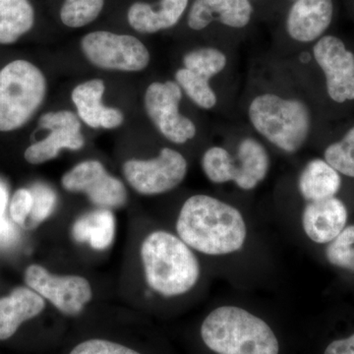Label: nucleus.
Listing matches in <instances>:
<instances>
[{"mask_svg": "<svg viewBox=\"0 0 354 354\" xmlns=\"http://www.w3.org/2000/svg\"><path fill=\"white\" fill-rule=\"evenodd\" d=\"M341 186L342 178L339 172L321 158L309 162L298 178L300 194L308 202L335 197Z\"/></svg>", "mask_w": 354, "mask_h": 354, "instance_id": "nucleus-20", "label": "nucleus"}, {"mask_svg": "<svg viewBox=\"0 0 354 354\" xmlns=\"http://www.w3.org/2000/svg\"><path fill=\"white\" fill-rule=\"evenodd\" d=\"M48 82L41 70L27 60H14L0 70V131L24 127L46 99Z\"/></svg>", "mask_w": 354, "mask_h": 354, "instance_id": "nucleus-5", "label": "nucleus"}, {"mask_svg": "<svg viewBox=\"0 0 354 354\" xmlns=\"http://www.w3.org/2000/svg\"><path fill=\"white\" fill-rule=\"evenodd\" d=\"M62 185L68 192L84 193L102 209L120 208L127 201L124 184L109 174L99 160L79 162L62 176Z\"/></svg>", "mask_w": 354, "mask_h": 354, "instance_id": "nucleus-10", "label": "nucleus"}, {"mask_svg": "<svg viewBox=\"0 0 354 354\" xmlns=\"http://www.w3.org/2000/svg\"><path fill=\"white\" fill-rule=\"evenodd\" d=\"M189 0H160L153 6L146 2H135L130 6L127 19L135 31L155 34L176 26L187 8Z\"/></svg>", "mask_w": 354, "mask_h": 354, "instance_id": "nucleus-17", "label": "nucleus"}, {"mask_svg": "<svg viewBox=\"0 0 354 354\" xmlns=\"http://www.w3.org/2000/svg\"><path fill=\"white\" fill-rule=\"evenodd\" d=\"M183 90L176 81L153 82L147 88L144 106L158 132L171 143L181 145L196 136L195 123L179 111Z\"/></svg>", "mask_w": 354, "mask_h": 354, "instance_id": "nucleus-8", "label": "nucleus"}, {"mask_svg": "<svg viewBox=\"0 0 354 354\" xmlns=\"http://www.w3.org/2000/svg\"><path fill=\"white\" fill-rule=\"evenodd\" d=\"M71 234L79 243L87 242L95 250H104L113 243L115 218L109 209H95L77 218Z\"/></svg>", "mask_w": 354, "mask_h": 354, "instance_id": "nucleus-21", "label": "nucleus"}, {"mask_svg": "<svg viewBox=\"0 0 354 354\" xmlns=\"http://www.w3.org/2000/svg\"><path fill=\"white\" fill-rule=\"evenodd\" d=\"M32 196L30 189L21 188L14 193L10 204V216L13 223L24 227L31 214Z\"/></svg>", "mask_w": 354, "mask_h": 354, "instance_id": "nucleus-31", "label": "nucleus"}, {"mask_svg": "<svg viewBox=\"0 0 354 354\" xmlns=\"http://www.w3.org/2000/svg\"><path fill=\"white\" fill-rule=\"evenodd\" d=\"M25 281L31 290L67 316L79 315L93 297L88 279L53 274L43 266H29L25 272Z\"/></svg>", "mask_w": 354, "mask_h": 354, "instance_id": "nucleus-9", "label": "nucleus"}, {"mask_svg": "<svg viewBox=\"0 0 354 354\" xmlns=\"http://www.w3.org/2000/svg\"><path fill=\"white\" fill-rule=\"evenodd\" d=\"M324 354H354V334L348 339L333 342Z\"/></svg>", "mask_w": 354, "mask_h": 354, "instance_id": "nucleus-33", "label": "nucleus"}, {"mask_svg": "<svg viewBox=\"0 0 354 354\" xmlns=\"http://www.w3.org/2000/svg\"><path fill=\"white\" fill-rule=\"evenodd\" d=\"M203 342L218 354H279L278 339L265 321L235 306L218 307L202 324Z\"/></svg>", "mask_w": 354, "mask_h": 354, "instance_id": "nucleus-3", "label": "nucleus"}, {"mask_svg": "<svg viewBox=\"0 0 354 354\" xmlns=\"http://www.w3.org/2000/svg\"><path fill=\"white\" fill-rule=\"evenodd\" d=\"M8 204V189L6 184L0 181V221L6 218V212Z\"/></svg>", "mask_w": 354, "mask_h": 354, "instance_id": "nucleus-34", "label": "nucleus"}, {"mask_svg": "<svg viewBox=\"0 0 354 354\" xmlns=\"http://www.w3.org/2000/svg\"><path fill=\"white\" fill-rule=\"evenodd\" d=\"M104 0H65L60 19L69 28H82L94 22L104 9Z\"/></svg>", "mask_w": 354, "mask_h": 354, "instance_id": "nucleus-26", "label": "nucleus"}, {"mask_svg": "<svg viewBox=\"0 0 354 354\" xmlns=\"http://www.w3.org/2000/svg\"><path fill=\"white\" fill-rule=\"evenodd\" d=\"M252 14L250 0H195L188 14V26L201 31L216 20L227 27L241 29L249 24Z\"/></svg>", "mask_w": 354, "mask_h": 354, "instance_id": "nucleus-16", "label": "nucleus"}, {"mask_svg": "<svg viewBox=\"0 0 354 354\" xmlns=\"http://www.w3.org/2000/svg\"><path fill=\"white\" fill-rule=\"evenodd\" d=\"M202 169L211 183L223 184L234 181L235 160L223 147H212L202 158Z\"/></svg>", "mask_w": 354, "mask_h": 354, "instance_id": "nucleus-25", "label": "nucleus"}, {"mask_svg": "<svg viewBox=\"0 0 354 354\" xmlns=\"http://www.w3.org/2000/svg\"><path fill=\"white\" fill-rule=\"evenodd\" d=\"M269 169V153L265 147L254 138L242 140L235 160L234 183L241 189L252 190L264 180Z\"/></svg>", "mask_w": 354, "mask_h": 354, "instance_id": "nucleus-19", "label": "nucleus"}, {"mask_svg": "<svg viewBox=\"0 0 354 354\" xmlns=\"http://www.w3.org/2000/svg\"><path fill=\"white\" fill-rule=\"evenodd\" d=\"M248 116L256 131L283 152H297L308 138L311 114L301 100L260 95L251 102Z\"/></svg>", "mask_w": 354, "mask_h": 354, "instance_id": "nucleus-4", "label": "nucleus"}, {"mask_svg": "<svg viewBox=\"0 0 354 354\" xmlns=\"http://www.w3.org/2000/svg\"><path fill=\"white\" fill-rule=\"evenodd\" d=\"M14 223H15L9 221L7 216L0 221V247L6 248L17 242L19 232Z\"/></svg>", "mask_w": 354, "mask_h": 354, "instance_id": "nucleus-32", "label": "nucleus"}, {"mask_svg": "<svg viewBox=\"0 0 354 354\" xmlns=\"http://www.w3.org/2000/svg\"><path fill=\"white\" fill-rule=\"evenodd\" d=\"M187 160L171 148H162L151 160H129L122 172L128 184L142 195L164 194L176 188L187 174Z\"/></svg>", "mask_w": 354, "mask_h": 354, "instance_id": "nucleus-7", "label": "nucleus"}, {"mask_svg": "<svg viewBox=\"0 0 354 354\" xmlns=\"http://www.w3.org/2000/svg\"><path fill=\"white\" fill-rule=\"evenodd\" d=\"M332 0H295L286 18V31L299 43L320 38L333 20Z\"/></svg>", "mask_w": 354, "mask_h": 354, "instance_id": "nucleus-14", "label": "nucleus"}, {"mask_svg": "<svg viewBox=\"0 0 354 354\" xmlns=\"http://www.w3.org/2000/svg\"><path fill=\"white\" fill-rule=\"evenodd\" d=\"M35 10L29 0H0V44H12L31 31Z\"/></svg>", "mask_w": 354, "mask_h": 354, "instance_id": "nucleus-22", "label": "nucleus"}, {"mask_svg": "<svg viewBox=\"0 0 354 354\" xmlns=\"http://www.w3.org/2000/svg\"><path fill=\"white\" fill-rule=\"evenodd\" d=\"M314 58L326 78L328 95L344 104L354 100V55L341 39L325 36L313 48Z\"/></svg>", "mask_w": 354, "mask_h": 354, "instance_id": "nucleus-12", "label": "nucleus"}, {"mask_svg": "<svg viewBox=\"0 0 354 354\" xmlns=\"http://www.w3.org/2000/svg\"><path fill=\"white\" fill-rule=\"evenodd\" d=\"M32 196L31 214L24 227L34 228L50 218L57 206V195L48 184L37 183L30 188Z\"/></svg>", "mask_w": 354, "mask_h": 354, "instance_id": "nucleus-27", "label": "nucleus"}, {"mask_svg": "<svg viewBox=\"0 0 354 354\" xmlns=\"http://www.w3.org/2000/svg\"><path fill=\"white\" fill-rule=\"evenodd\" d=\"M176 82L191 101L203 109L215 108L218 97L209 85V80L193 73L190 70L179 68L176 72Z\"/></svg>", "mask_w": 354, "mask_h": 354, "instance_id": "nucleus-24", "label": "nucleus"}, {"mask_svg": "<svg viewBox=\"0 0 354 354\" xmlns=\"http://www.w3.org/2000/svg\"><path fill=\"white\" fill-rule=\"evenodd\" d=\"M70 354H141L134 349L106 339H88L72 349Z\"/></svg>", "mask_w": 354, "mask_h": 354, "instance_id": "nucleus-30", "label": "nucleus"}, {"mask_svg": "<svg viewBox=\"0 0 354 354\" xmlns=\"http://www.w3.org/2000/svg\"><path fill=\"white\" fill-rule=\"evenodd\" d=\"M81 50L91 64L109 71L141 72L151 62L145 44L130 35L88 32L81 39Z\"/></svg>", "mask_w": 354, "mask_h": 354, "instance_id": "nucleus-6", "label": "nucleus"}, {"mask_svg": "<svg viewBox=\"0 0 354 354\" xmlns=\"http://www.w3.org/2000/svg\"><path fill=\"white\" fill-rule=\"evenodd\" d=\"M44 299L30 288H15L0 299V341L10 339L25 321L43 312Z\"/></svg>", "mask_w": 354, "mask_h": 354, "instance_id": "nucleus-18", "label": "nucleus"}, {"mask_svg": "<svg viewBox=\"0 0 354 354\" xmlns=\"http://www.w3.org/2000/svg\"><path fill=\"white\" fill-rule=\"evenodd\" d=\"M348 221L346 205L332 197L321 201L308 202L302 215V225L307 236L318 244L334 241Z\"/></svg>", "mask_w": 354, "mask_h": 354, "instance_id": "nucleus-15", "label": "nucleus"}, {"mask_svg": "<svg viewBox=\"0 0 354 354\" xmlns=\"http://www.w3.org/2000/svg\"><path fill=\"white\" fill-rule=\"evenodd\" d=\"M106 84L102 79H91L79 84L71 93V100L79 118L94 129H116L124 122V114L120 109L102 104Z\"/></svg>", "mask_w": 354, "mask_h": 354, "instance_id": "nucleus-13", "label": "nucleus"}, {"mask_svg": "<svg viewBox=\"0 0 354 354\" xmlns=\"http://www.w3.org/2000/svg\"><path fill=\"white\" fill-rule=\"evenodd\" d=\"M147 283L158 295L174 297L196 286L200 265L189 246L176 235L158 230L148 235L141 246Z\"/></svg>", "mask_w": 354, "mask_h": 354, "instance_id": "nucleus-2", "label": "nucleus"}, {"mask_svg": "<svg viewBox=\"0 0 354 354\" xmlns=\"http://www.w3.org/2000/svg\"><path fill=\"white\" fill-rule=\"evenodd\" d=\"M227 64V55L215 48H201L186 53L183 57L184 68L211 80L218 75Z\"/></svg>", "mask_w": 354, "mask_h": 354, "instance_id": "nucleus-23", "label": "nucleus"}, {"mask_svg": "<svg viewBox=\"0 0 354 354\" xmlns=\"http://www.w3.org/2000/svg\"><path fill=\"white\" fill-rule=\"evenodd\" d=\"M78 115L70 111H48L41 116L39 124L50 134L28 147L24 157L29 164L41 165L57 157L62 150L79 151L85 146Z\"/></svg>", "mask_w": 354, "mask_h": 354, "instance_id": "nucleus-11", "label": "nucleus"}, {"mask_svg": "<svg viewBox=\"0 0 354 354\" xmlns=\"http://www.w3.org/2000/svg\"><path fill=\"white\" fill-rule=\"evenodd\" d=\"M179 239L207 255H227L241 250L246 225L241 212L208 195L188 198L177 218Z\"/></svg>", "mask_w": 354, "mask_h": 354, "instance_id": "nucleus-1", "label": "nucleus"}, {"mask_svg": "<svg viewBox=\"0 0 354 354\" xmlns=\"http://www.w3.org/2000/svg\"><path fill=\"white\" fill-rule=\"evenodd\" d=\"M326 256L330 264L354 272V225L344 227L330 242Z\"/></svg>", "mask_w": 354, "mask_h": 354, "instance_id": "nucleus-29", "label": "nucleus"}, {"mask_svg": "<svg viewBox=\"0 0 354 354\" xmlns=\"http://www.w3.org/2000/svg\"><path fill=\"white\" fill-rule=\"evenodd\" d=\"M324 157L339 174L354 177V127L341 141L328 147Z\"/></svg>", "mask_w": 354, "mask_h": 354, "instance_id": "nucleus-28", "label": "nucleus"}]
</instances>
